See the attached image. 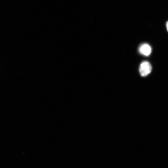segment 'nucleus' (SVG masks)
<instances>
[{
  "label": "nucleus",
  "instance_id": "f257e3e1",
  "mask_svg": "<svg viewBox=\"0 0 168 168\" xmlns=\"http://www.w3.org/2000/svg\"><path fill=\"white\" fill-rule=\"evenodd\" d=\"M152 67L150 64L148 62L145 61L140 64L139 68V72L141 76L145 77L151 72Z\"/></svg>",
  "mask_w": 168,
  "mask_h": 168
},
{
  "label": "nucleus",
  "instance_id": "f03ea898",
  "mask_svg": "<svg viewBox=\"0 0 168 168\" xmlns=\"http://www.w3.org/2000/svg\"><path fill=\"white\" fill-rule=\"evenodd\" d=\"M139 50L141 54L146 56H149L152 52L151 46L147 43H144L141 45L139 47Z\"/></svg>",
  "mask_w": 168,
  "mask_h": 168
},
{
  "label": "nucleus",
  "instance_id": "7ed1b4c3",
  "mask_svg": "<svg viewBox=\"0 0 168 168\" xmlns=\"http://www.w3.org/2000/svg\"><path fill=\"white\" fill-rule=\"evenodd\" d=\"M166 28L167 29V31L168 32V21L166 23Z\"/></svg>",
  "mask_w": 168,
  "mask_h": 168
}]
</instances>
